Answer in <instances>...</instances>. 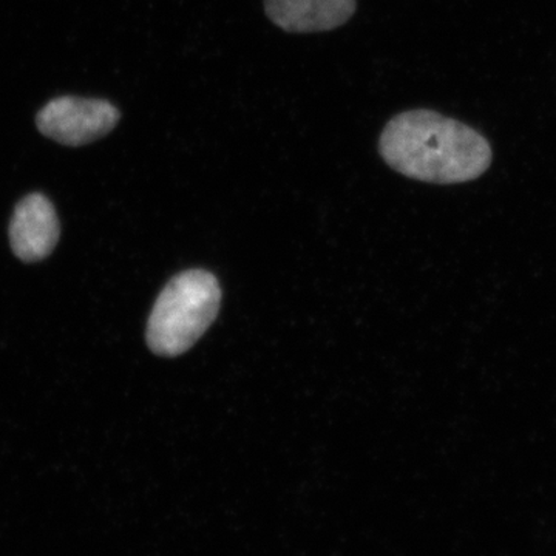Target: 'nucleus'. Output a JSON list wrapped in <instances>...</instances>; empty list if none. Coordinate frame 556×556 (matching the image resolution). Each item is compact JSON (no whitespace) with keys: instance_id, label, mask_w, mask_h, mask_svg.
Masks as SVG:
<instances>
[{"instance_id":"nucleus-1","label":"nucleus","mask_w":556,"mask_h":556,"mask_svg":"<svg viewBox=\"0 0 556 556\" xmlns=\"http://www.w3.org/2000/svg\"><path fill=\"white\" fill-rule=\"evenodd\" d=\"M379 153L391 169L434 185L473 181L492 166V146L473 127L434 110H408L388 121Z\"/></svg>"},{"instance_id":"nucleus-2","label":"nucleus","mask_w":556,"mask_h":556,"mask_svg":"<svg viewBox=\"0 0 556 556\" xmlns=\"http://www.w3.org/2000/svg\"><path fill=\"white\" fill-rule=\"evenodd\" d=\"M219 303L222 289L214 274L190 269L172 278L149 317L150 350L163 357L185 354L214 324Z\"/></svg>"},{"instance_id":"nucleus-3","label":"nucleus","mask_w":556,"mask_h":556,"mask_svg":"<svg viewBox=\"0 0 556 556\" xmlns=\"http://www.w3.org/2000/svg\"><path fill=\"white\" fill-rule=\"evenodd\" d=\"M119 119V110L109 101L62 97L40 110L36 123L47 138L79 148L104 138L115 129Z\"/></svg>"},{"instance_id":"nucleus-4","label":"nucleus","mask_w":556,"mask_h":556,"mask_svg":"<svg viewBox=\"0 0 556 556\" xmlns=\"http://www.w3.org/2000/svg\"><path fill=\"white\" fill-rule=\"evenodd\" d=\"M60 219L53 203L42 193H31L14 208L10 241L14 254L25 263L49 257L60 240Z\"/></svg>"},{"instance_id":"nucleus-5","label":"nucleus","mask_w":556,"mask_h":556,"mask_svg":"<svg viewBox=\"0 0 556 556\" xmlns=\"http://www.w3.org/2000/svg\"><path fill=\"white\" fill-rule=\"evenodd\" d=\"M357 0H265L266 16L288 33H321L342 27Z\"/></svg>"}]
</instances>
